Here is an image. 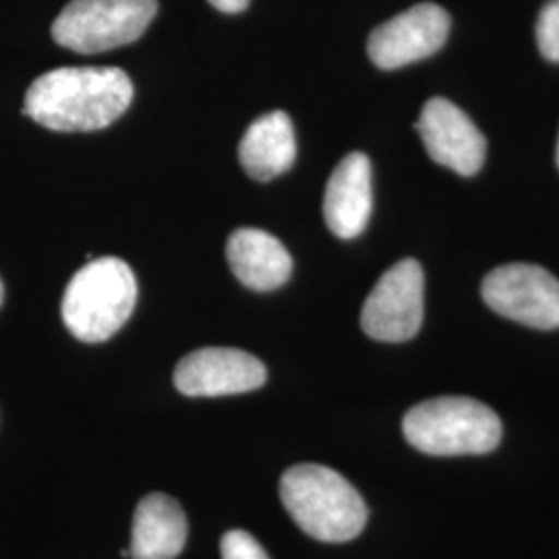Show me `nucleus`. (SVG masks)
<instances>
[{
  "instance_id": "nucleus-1",
  "label": "nucleus",
  "mask_w": 559,
  "mask_h": 559,
  "mask_svg": "<svg viewBox=\"0 0 559 559\" xmlns=\"http://www.w3.org/2000/svg\"><path fill=\"white\" fill-rule=\"evenodd\" d=\"M133 102V83L117 67H62L40 75L25 94L23 115L60 133L112 124Z\"/></svg>"
},
{
  "instance_id": "nucleus-2",
  "label": "nucleus",
  "mask_w": 559,
  "mask_h": 559,
  "mask_svg": "<svg viewBox=\"0 0 559 559\" xmlns=\"http://www.w3.org/2000/svg\"><path fill=\"white\" fill-rule=\"evenodd\" d=\"M280 500L302 533L321 543L357 539L369 510L359 491L321 464H297L280 479Z\"/></svg>"
},
{
  "instance_id": "nucleus-3",
  "label": "nucleus",
  "mask_w": 559,
  "mask_h": 559,
  "mask_svg": "<svg viewBox=\"0 0 559 559\" xmlns=\"http://www.w3.org/2000/svg\"><path fill=\"white\" fill-rule=\"evenodd\" d=\"M138 302V280L119 258L90 260L71 278L62 297V320L81 342L112 338Z\"/></svg>"
},
{
  "instance_id": "nucleus-4",
  "label": "nucleus",
  "mask_w": 559,
  "mask_h": 559,
  "mask_svg": "<svg viewBox=\"0 0 559 559\" xmlns=\"http://www.w3.org/2000/svg\"><path fill=\"white\" fill-rule=\"evenodd\" d=\"M406 441L429 456H477L501 441V420L479 400L441 396L413 406L402 420Z\"/></svg>"
},
{
  "instance_id": "nucleus-5",
  "label": "nucleus",
  "mask_w": 559,
  "mask_h": 559,
  "mask_svg": "<svg viewBox=\"0 0 559 559\" xmlns=\"http://www.w3.org/2000/svg\"><path fill=\"white\" fill-rule=\"evenodd\" d=\"M158 13V0H71L52 23V38L80 55L138 40Z\"/></svg>"
},
{
  "instance_id": "nucleus-6",
  "label": "nucleus",
  "mask_w": 559,
  "mask_h": 559,
  "mask_svg": "<svg viewBox=\"0 0 559 559\" xmlns=\"http://www.w3.org/2000/svg\"><path fill=\"white\" fill-rule=\"evenodd\" d=\"M483 300L501 318L535 330L559 328V280L533 263H508L489 272Z\"/></svg>"
},
{
  "instance_id": "nucleus-7",
  "label": "nucleus",
  "mask_w": 559,
  "mask_h": 559,
  "mask_svg": "<svg viewBox=\"0 0 559 559\" xmlns=\"http://www.w3.org/2000/svg\"><path fill=\"white\" fill-rule=\"evenodd\" d=\"M425 316V276L417 260L392 265L373 286L360 311V328L369 338L406 342L419 334Z\"/></svg>"
},
{
  "instance_id": "nucleus-8",
  "label": "nucleus",
  "mask_w": 559,
  "mask_h": 559,
  "mask_svg": "<svg viewBox=\"0 0 559 559\" xmlns=\"http://www.w3.org/2000/svg\"><path fill=\"white\" fill-rule=\"evenodd\" d=\"M450 23L448 11L440 4H415L371 32L367 41L369 59L383 71L427 59L448 40Z\"/></svg>"
},
{
  "instance_id": "nucleus-9",
  "label": "nucleus",
  "mask_w": 559,
  "mask_h": 559,
  "mask_svg": "<svg viewBox=\"0 0 559 559\" xmlns=\"http://www.w3.org/2000/svg\"><path fill=\"white\" fill-rule=\"evenodd\" d=\"M267 380L265 365L258 357L237 348H201L180 359L175 385L191 399H218L245 394Z\"/></svg>"
},
{
  "instance_id": "nucleus-10",
  "label": "nucleus",
  "mask_w": 559,
  "mask_h": 559,
  "mask_svg": "<svg viewBox=\"0 0 559 559\" xmlns=\"http://www.w3.org/2000/svg\"><path fill=\"white\" fill-rule=\"evenodd\" d=\"M415 127L431 160L462 177H473L483 168L487 140L456 104L445 98L427 102Z\"/></svg>"
},
{
  "instance_id": "nucleus-11",
  "label": "nucleus",
  "mask_w": 559,
  "mask_h": 559,
  "mask_svg": "<svg viewBox=\"0 0 559 559\" xmlns=\"http://www.w3.org/2000/svg\"><path fill=\"white\" fill-rule=\"evenodd\" d=\"M373 210L371 162L353 152L340 160L325 187L323 218L338 239H357L367 228Z\"/></svg>"
},
{
  "instance_id": "nucleus-12",
  "label": "nucleus",
  "mask_w": 559,
  "mask_h": 559,
  "mask_svg": "<svg viewBox=\"0 0 559 559\" xmlns=\"http://www.w3.org/2000/svg\"><path fill=\"white\" fill-rule=\"evenodd\" d=\"M226 260L240 284L251 290H276L293 274V258L286 247L260 228H239L226 245Z\"/></svg>"
},
{
  "instance_id": "nucleus-13",
  "label": "nucleus",
  "mask_w": 559,
  "mask_h": 559,
  "mask_svg": "<svg viewBox=\"0 0 559 559\" xmlns=\"http://www.w3.org/2000/svg\"><path fill=\"white\" fill-rule=\"evenodd\" d=\"M189 524L177 500L150 493L138 503L131 531V559H177L187 543Z\"/></svg>"
},
{
  "instance_id": "nucleus-14",
  "label": "nucleus",
  "mask_w": 559,
  "mask_h": 559,
  "mask_svg": "<svg viewBox=\"0 0 559 559\" xmlns=\"http://www.w3.org/2000/svg\"><path fill=\"white\" fill-rule=\"evenodd\" d=\"M297 158V140L293 120L274 110L258 120H253L242 135L239 145L240 166L251 179H276L293 168Z\"/></svg>"
},
{
  "instance_id": "nucleus-15",
  "label": "nucleus",
  "mask_w": 559,
  "mask_h": 559,
  "mask_svg": "<svg viewBox=\"0 0 559 559\" xmlns=\"http://www.w3.org/2000/svg\"><path fill=\"white\" fill-rule=\"evenodd\" d=\"M537 44L545 59L559 62V0H549L540 9L539 21H537Z\"/></svg>"
},
{
  "instance_id": "nucleus-16",
  "label": "nucleus",
  "mask_w": 559,
  "mask_h": 559,
  "mask_svg": "<svg viewBox=\"0 0 559 559\" xmlns=\"http://www.w3.org/2000/svg\"><path fill=\"white\" fill-rule=\"evenodd\" d=\"M222 559H270L260 540L245 531H228L221 543Z\"/></svg>"
},
{
  "instance_id": "nucleus-17",
  "label": "nucleus",
  "mask_w": 559,
  "mask_h": 559,
  "mask_svg": "<svg viewBox=\"0 0 559 559\" xmlns=\"http://www.w3.org/2000/svg\"><path fill=\"white\" fill-rule=\"evenodd\" d=\"M212 7H216L222 13H242L249 7V0H207Z\"/></svg>"
},
{
  "instance_id": "nucleus-18",
  "label": "nucleus",
  "mask_w": 559,
  "mask_h": 559,
  "mask_svg": "<svg viewBox=\"0 0 559 559\" xmlns=\"http://www.w3.org/2000/svg\"><path fill=\"white\" fill-rule=\"evenodd\" d=\"M2 300H4V286H2V280H0V305H2Z\"/></svg>"
},
{
  "instance_id": "nucleus-19",
  "label": "nucleus",
  "mask_w": 559,
  "mask_h": 559,
  "mask_svg": "<svg viewBox=\"0 0 559 559\" xmlns=\"http://www.w3.org/2000/svg\"><path fill=\"white\" fill-rule=\"evenodd\" d=\"M558 166H559V140H558Z\"/></svg>"
}]
</instances>
